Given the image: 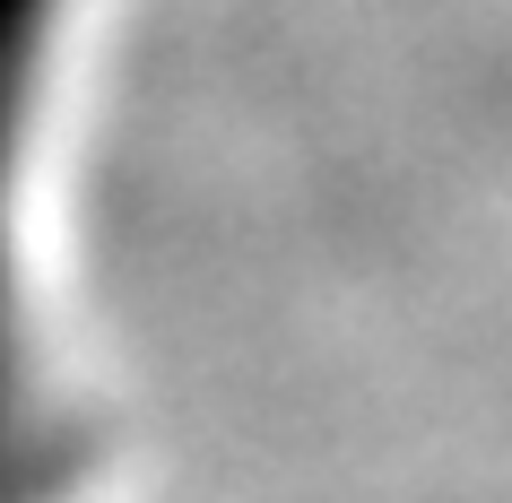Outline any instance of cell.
<instances>
[{
  "label": "cell",
  "instance_id": "obj_1",
  "mask_svg": "<svg viewBox=\"0 0 512 503\" xmlns=\"http://www.w3.org/2000/svg\"><path fill=\"white\" fill-rule=\"evenodd\" d=\"M44 18H53V0H0V209H9V157H18V122H27V79L44 61ZM61 469H70V443L27 408L18 321H9V243H0V503H44Z\"/></svg>",
  "mask_w": 512,
  "mask_h": 503
}]
</instances>
